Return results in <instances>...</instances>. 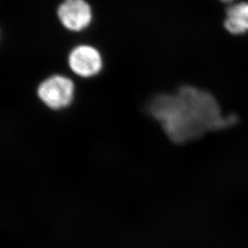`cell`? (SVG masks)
<instances>
[{
  "label": "cell",
  "mask_w": 248,
  "mask_h": 248,
  "mask_svg": "<svg viewBox=\"0 0 248 248\" xmlns=\"http://www.w3.org/2000/svg\"><path fill=\"white\" fill-rule=\"evenodd\" d=\"M56 17L65 30L83 33L93 21V10L88 0H62L56 8Z\"/></svg>",
  "instance_id": "cell-4"
},
{
  "label": "cell",
  "mask_w": 248,
  "mask_h": 248,
  "mask_svg": "<svg viewBox=\"0 0 248 248\" xmlns=\"http://www.w3.org/2000/svg\"><path fill=\"white\" fill-rule=\"evenodd\" d=\"M67 64L72 73L81 78L89 79L96 77L103 71V55L96 46L82 43L69 50Z\"/></svg>",
  "instance_id": "cell-3"
},
{
  "label": "cell",
  "mask_w": 248,
  "mask_h": 248,
  "mask_svg": "<svg viewBox=\"0 0 248 248\" xmlns=\"http://www.w3.org/2000/svg\"><path fill=\"white\" fill-rule=\"evenodd\" d=\"M221 1L223 2H231L232 1H234V0H221Z\"/></svg>",
  "instance_id": "cell-6"
},
{
  "label": "cell",
  "mask_w": 248,
  "mask_h": 248,
  "mask_svg": "<svg viewBox=\"0 0 248 248\" xmlns=\"http://www.w3.org/2000/svg\"><path fill=\"white\" fill-rule=\"evenodd\" d=\"M147 111L175 143H188L232 125L218 101L203 89L181 87L175 93L157 94L148 102Z\"/></svg>",
  "instance_id": "cell-1"
},
{
  "label": "cell",
  "mask_w": 248,
  "mask_h": 248,
  "mask_svg": "<svg viewBox=\"0 0 248 248\" xmlns=\"http://www.w3.org/2000/svg\"><path fill=\"white\" fill-rule=\"evenodd\" d=\"M38 98L51 110H63L73 103L75 84L68 76L60 73L50 75L37 87Z\"/></svg>",
  "instance_id": "cell-2"
},
{
  "label": "cell",
  "mask_w": 248,
  "mask_h": 248,
  "mask_svg": "<svg viewBox=\"0 0 248 248\" xmlns=\"http://www.w3.org/2000/svg\"><path fill=\"white\" fill-rule=\"evenodd\" d=\"M224 26L233 35L248 33V2L231 5L226 11Z\"/></svg>",
  "instance_id": "cell-5"
}]
</instances>
